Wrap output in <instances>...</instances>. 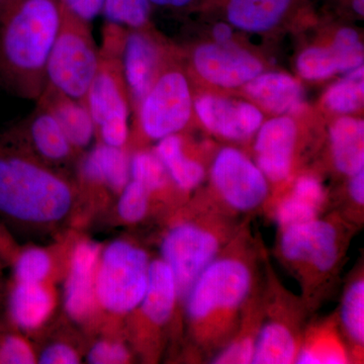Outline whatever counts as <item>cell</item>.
Wrapping results in <instances>:
<instances>
[{
	"label": "cell",
	"mask_w": 364,
	"mask_h": 364,
	"mask_svg": "<svg viewBox=\"0 0 364 364\" xmlns=\"http://www.w3.org/2000/svg\"><path fill=\"white\" fill-rule=\"evenodd\" d=\"M61 23L58 0H0V82L7 90L39 100Z\"/></svg>",
	"instance_id": "6da1fadb"
},
{
	"label": "cell",
	"mask_w": 364,
	"mask_h": 364,
	"mask_svg": "<svg viewBox=\"0 0 364 364\" xmlns=\"http://www.w3.org/2000/svg\"><path fill=\"white\" fill-rule=\"evenodd\" d=\"M253 284L247 255L239 247L226 246L198 277L183 301L198 344L212 349L230 341Z\"/></svg>",
	"instance_id": "7a4b0ae2"
},
{
	"label": "cell",
	"mask_w": 364,
	"mask_h": 364,
	"mask_svg": "<svg viewBox=\"0 0 364 364\" xmlns=\"http://www.w3.org/2000/svg\"><path fill=\"white\" fill-rule=\"evenodd\" d=\"M73 203L70 184L0 138V214L18 222L54 223Z\"/></svg>",
	"instance_id": "3957f363"
},
{
	"label": "cell",
	"mask_w": 364,
	"mask_h": 364,
	"mask_svg": "<svg viewBox=\"0 0 364 364\" xmlns=\"http://www.w3.org/2000/svg\"><path fill=\"white\" fill-rule=\"evenodd\" d=\"M102 38L100 67L85 102L102 143L124 148L130 133L131 102L119 63L123 37L105 33Z\"/></svg>",
	"instance_id": "277c9868"
},
{
	"label": "cell",
	"mask_w": 364,
	"mask_h": 364,
	"mask_svg": "<svg viewBox=\"0 0 364 364\" xmlns=\"http://www.w3.org/2000/svg\"><path fill=\"white\" fill-rule=\"evenodd\" d=\"M100 63L90 23L62 11L61 28L46 65V87L85 102Z\"/></svg>",
	"instance_id": "5b68a950"
},
{
	"label": "cell",
	"mask_w": 364,
	"mask_h": 364,
	"mask_svg": "<svg viewBox=\"0 0 364 364\" xmlns=\"http://www.w3.org/2000/svg\"><path fill=\"white\" fill-rule=\"evenodd\" d=\"M149 267V257L143 249L124 241L109 244L98 263L97 304L114 314L135 310L147 289Z\"/></svg>",
	"instance_id": "8992f818"
},
{
	"label": "cell",
	"mask_w": 364,
	"mask_h": 364,
	"mask_svg": "<svg viewBox=\"0 0 364 364\" xmlns=\"http://www.w3.org/2000/svg\"><path fill=\"white\" fill-rule=\"evenodd\" d=\"M282 230L280 255L304 286L318 284L335 272L343 250L336 224L317 218Z\"/></svg>",
	"instance_id": "52a82bcc"
},
{
	"label": "cell",
	"mask_w": 364,
	"mask_h": 364,
	"mask_svg": "<svg viewBox=\"0 0 364 364\" xmlns=\"http://www.w3.org/2000/svg\"><path fill=\"white\" fill-rule=\"evenodd\" d=\"M219 228L210 223L186 221L174 225L161 244L162 260L168 265L184 301L198 277L226 247Z\"/></svg>",
	"instance_id": "ba28073f"
},
{
	"label": "cell",
	"mask_w": 364,
	"mask_h": 364,
	"mask_svg": "<svg viewBox=\"0 0 364 364\" xmlns=\"http://www.w3.org/2000/svg\"><path fill=\"white\" fill-rule=\"evenodd\" d=\"M193 109L191 86L183 72L162 68L136 107L139 127L148 139L159 141L183 130Z\"/></svg>",
	"instance_id": "9c48e42d"
},
{
	"label": "cell",
	"mask_w": 364,
	"mask_h": 364,
	"mask_svg": "<svg viewBox=\"0 0 364 364\" xmlns=\"http://www.w3.org/2000/svg\"><path fill=\"white\" fill-rule=\"evenodd\" d=\"M215 191L228 208L252 212L268 196V181L255 162L235 148H223L210 168Z\"/></svg>",
	"instance_id": "30bf717a"
},
{
	"label": "cell",
	"mask_w": 364,
	"mask_h": 364,
	"mask_svg": "<svg viewBox=\"0 0 364 364\" xmlns=\"http://www.w3.org/2000/svg\"><path fill=\"white\" fill-rule=\"evenodd\" d=\"M193 63L200 77L225 88L247 85L263 71L259 59L234 43L200 45L193 52Z\"/></svg>",
	"instance_id": "8fae6325"
},
{
	"label": "cell",
	"mask_w": 364,
	"mask_h": 364,
	"mask_svg": "<svg viewBox=\"0 0 364 364\" xmlns=\"http://www.w3.org/2000/svg\"><path fill=\"white\" fill-rule=\"evenodd\" d=\"M146 28H126L119 49L122 73L135 109L163 67L161 47Z\"/></svg>",
	"instance_id": "7c38bea8"
},
{
	"label": "cell",
	"mask_w": 364,
	"mask_h": 364,
	"mask_svg": "<svg viewBox=\"0 0 364 364\" xmlns=\"http://www.w3.org/2000/svg\"><path fill=\"white\" fill-rule=\"evenodd\" d=\"M364 49L358 31L341 28L329 46H315L299 54L296 70L306 80H324L363 66Z\"/></svg>",
	"instance_id": "4fadbf2b"
},
{
	"label": "cell",
	"mask_w": 364,
	"mask_h": 364,
	"mask_svg": "<svg viewBox=\"0 0 364 364\" xmlns=\"http://www.w3.org/2000/svg\"><path fill=\"white\" fill-rule=\"evenodd\" d=\"M193 109L208 131L228 140H247L263 123L262 112L255 105L219 95H200Z\"/></svg>",
	"instance_id": "5bb4252c"
},
{
	"label": "cell",
	"mask_w": 364,
	"mask_h": 364,
	"mask_svg": "<svg viewBox=\"0 0 364 364\" xmlns=\"http://www.w3.org/2000/svg\"><path fill=\"white\" fill-rule=\"evenodd\" d=\"M296 135V124L287 116L273 117L256 132L255 163L268 181L279 183L291 174Z\"/></svg>",
	"instance_id": "9a60e30c"
},
{
	"label": "cell",
	"mask_w": 364,
	"mask_h": 364,
	"mask_svg": "<svg viewBox=\"0 0 364 364\" xmlns=\"http://www.w3.org/2000/svg\"><path fill=\"white\" fill-rule=\"evenodd\" d=\"M100 247L92 242H82L72 254L65 287L66 312L73 320H85L97 304L95 280Z\"/></svg>",
	"instance_id": "2e32d148"
},
{
	"label": "cell",
	"mask_w": 364,
	"mask_h": 364,
	"mask_svg": "<svg viewBox=\"0 0 364 364\" xmlns=\"http://www.w3.org/2000/svg\"><path fill=\"white\" fill-rule=\"evenodd\" d=\"M310 0H222L227 21L249 33L272 30Z\"/></svg>",
	"instance_id": "e0dca14e"
},
{
	"label": "cell",
	"mask_w": 364,
	"mask_h": 364,
	"mask_svg": "<svg viewBox=\"0 0 364 364\" xmlns=\"http://www.w3.org/2000/svg\"><path fill=\"white\" fill-rule=\"evenodd\" d=\"M244 87L254 102L279 116L296 114L303 109V87L289 74L282 72L260 73Z\"/></svg>",
	"instance_id": "ac0fdd59"
},
{
	"label": "cell",
	"mask_w": 364,
	"mask_h": 364,
	"mask_svg": "<svg viewBox=\"0 0 364 364\" xmlns=\"http://www.w3.org/2000/svg\"><path fill=\"white\" fill-rule=\"evenodd\" d=\"M38 109L14 133L23 134L40 156L52 162L64 161L70 157L71 143L58 119L50 109L39 102Z\"/></svg>",
	"instance_id": "d6986e66"
},
{
	"label": "cell",
	"mask_w": 364,
	"mask_h": 364,
	"mask_svg": "<svg viewBox=\"0 0 364 364\" xmlns=\"http://www.w3.org/2000/svg\"><path fill=\"white\" fill-rule=\"evenodd\" d=\"M38 102L54 114L72 147L76 149L87 147L97 136L95 123L85 102L65 97L47 87Z\"/></svg>",
	"instance_id": "ffe728a7"
},
{
	"label": "cell",
	"mask_w": 364,
	"mask_h": 364,
	"mask_svg": "<svg viewBox=\"0 0 364 364\" xmlns=\"http://www.w3.org/2000/svg\"><path fill=\"white\" fill-rule=\"evenodd\" d=\"M80 172L90 183L121 191L131 179L130 157L124 148L100 142L83 159Z\"/></svg>",
	"instance_id": "44dd1931"
},
{
	"label": "cell",
	"mask_w": 364,
	"mask_h": 364,
	"mask_svg": "<svg viewBox=\"0 0 364 364\" xmlns=\"http://www.w3.org/2000/svg\"><path fill=\"white\" fill-rule=\"evenodd\" d=\"M178 294L173 273L162 259L150 262L148 284L140 304L144 317L153 325L163 326L171 318Z\"/></svg>",
	"instance_id": "7402d4cb"
},
{
	"label": "cell",
	"mask_w": 364,
	"mask_h": 364,
	"mask_svg": "<svg viewBox=\"0 0 364 364\" xmlns=\"http://www.w3.org/2000/svg\"><path fill=\"white\" fill-rule=\"evenodd\" d=\"M333 162L341 173L353 176L364 170V123L363 119L342 117L330 129Z\"/></svg>",
	"instance_id": "603a6c76"
},
{
	"label": "cell",
	"mask_w": 364,
	"mask_h": 364,
	"mask_svg": "<svg viewBox=\"0 0 364 364\" xmlns=\"http://www.w3.org/2000/svg\"><path fill=\"white\" fill-rule=\"evenodd\" d=\"M325 202V191L316 177L304 176L294 182L291 193L280 200L275 212L282 229L317 219Z\"/></svg>",
	"instance_id": "cb8c5ba5"
},
{
	"label": "cell",
	"mask_w": 364,
	"mask_h": 364,
	"mask_svg": "<svg viewBox=\"0 0 364 364\" xmlns=\"http://www.w3.org/2000/svg\"><path fill=\"white\" fill-rule=\"evenodd\" d=\"M7 306L14 325L23 330H35L49 318L54 299L43 284L16 282Z\"/></svg>",
	"instance_id": "d4e9b609"
},
{
	"label": "cell",
	"mask_w": 364,
	"mask_h": 364,
	"mask_svg": "<svg viewBox=\"0 0 364 364\" xmlns=\"http://www.w3.org/2000/svg\"><path fill=\"white\" fill-rule=\"evenodd\" d=\"M299 345L296 333L282 318H270L256 333L254 364H289L296 361Z\"/></svg>",
	"instance_id": "484cf974"
},
{
	"label": "cell",
	"mask_w": 364,
	"mask_h": 364,
	"mask_svg": "<svg viewBox=\"0 0 364 364\" xmlns=\"http://www.w3.org/2000/svg\"><path fill=\"white\" fill-rule=\"evenodd\" d=\"M154 152L161 160L170 179L181 191H193L205 179V168L200 162L186 154L183 141L178 134L158 141Z\"/></svg>",
	"instance_id": "4316f807"
},
{
	"label": "cell",
	"mask_w": 364,
	"mask_h": 364,
	"mask_svg": "<svg viewBox=\"0 0 364 364\" xmlns=\"http://www.w3.org/2000/svg\"><path fill=\"white\" fill-rule=\"evenodd\" d=\"M348 360V354L338 336L328 327L311 332L299 345L294 363L299 364H341Z\"/></svg>",
	"instance_id": "83f0119b"
},
{
	"label": "cell",
	"mask_w": 364,
	"mask_h": 364,
	"mask_svg": "<svg viewBox=\"0 0 364 364\" xmlns=\"http://www.w3.org/2000/svg\"><path fill=\"white\" fill-rule=\"evenodd\" d=\"M324 102L330 111L349 114L363 109L364 102V68L347 72L326 92Z\"/></svg>",
	"instance_id": "f1b7e54d"
},
{
	"label": "cell",
	"mask_w": 364,
	"mask_h": 364,
	"mask_svg": "<svg viewBox=\"0 0 364 364\" xmlns=\"http://www.w3.org/2000/svg\"><path fill=\"white\" fill-rule=\"evenodd\" d=\"M340 321L345 335L356 347L364 344V280H352L345 289L340 309Z\"/></svg>",
	"instance_id": "f546056e"
},
{
	"label": "cell",
	"mask_w": 364,
	"mask_h": 364,
	"mask_svg": "<svg viewBox=\"0 0 364 364\" xmlns=\"http://www.w3.org/2000/svg\"><path fill=\"white\" fill-rule=\"evenodd\" d=\"M151 11L149 0H104L102 14L107 23L141 28L149 25Z\"/></svg>",
	"instance_id": "4dcf8cb0"
},
{
	"label": "cell",
	"mask_w": 364,
	"mask_h": 364,
	"mask_svg": "<svg viewBox=\"0 0 364 364\" xmlns=\"http://www.w3.org/2000/svg\"><path fill=\"white\" fill-rule=\"evenodd\" d=\"M130 176L150 193L161 191L171 181L156 153L149 151H139L130 158Z\"/></svg>",
	"instance_id": "1f68e13d"
},
{
	"label": "cell",
	"mask_w": 364,
	"mask_h": 364,
	"mask_svg": "<svg viewBox=\"0 0 364 364\" xmlns=\"http://www.w3.org/2000/svg\"><path fill=\"white\" fill-rule=\"evenodd\" d=\"M51 267V258L43 249H26L14 259V277L18 282L43 284Z\"/></svg>",
	"instance_id": "d6a6232c"
},
{
	"label": "cell",
	"mask_w": 364,
	"mask_h": 364,
	"mask_svg": "<svg viewBox=\"0 0 364 364\" xmlns=\"http://www.w3.org/2000/svg\"><path fill=\"white\" fill-rule=\"evenodd\" d=\"M151 193L142 184L132 181L121 191L117 212L124 222L138 223L142 221L149 208Z\"/></svg>",
	"instance_id": "836d02e7"
},
{
	"label": "cell",
	"mask_w": 364,
	"mask_h": 364,
	"mask_svg": "<svg viewBox=\"0 0 364 364\" xmlns=\"http://www.w3.org/2000/svg\"><path fill=\"white\" fill-rule=\"evenodd\" d=\"M256 333L245 332L243 335L230 340L229 343L222 346L221 350L215 354L212 363L217 364L252 363Z\"/></svg>",
	"instance_id": "e575fe53"
},
{
	"label": "cell",
	"mask_w": 364,
	"mask_h": 364,
	"mask_svg": "<svg viewBox=\"0 0 364 364\" xmlns=\"http://www.w3.org/2000/svg\"><path fill=\"white\" fill-rule=\"evenodd\" d=\"M130 358L128 349L117 342L100 341L88 352L87 361L92 364L126 363Z\"/></svg>",
	"instance_id": "d590c367"
},
{
	"label": "cell",
	"mask_w": 364,
	"mask_h": 364,
	"mask_svg": "<svg viewBox=\"0 0 364 364\" xmlns=\"http://www.w3.org/2000/svg\"><path fill=\"white\" fill-rule=\"evenodd\" d=\"M62 11L91 23L102 14L104 0H58Z\"/></svg>",
	"instance_id": "8d00e7d4"
},
{
	"label": "cell",
	"mask_w": 364,
	"mask_h": 364,
	"mask_svg": "<svg viewBox=\"0 0 364 364\" xmlns=\"http://www.w3.org/2000/svg\"><path fill=\"white\" fill-rule=\"evenodd\" d=\"M79 360L77 352L69 345L62 343L50 345L39 358V363L43 364H75Z\"/></svg>",
	"instance_id": "74e56055"
},
{
	"label": "cell",
	"mask_w": 364,
	"mask_h": 364,
	"mask_svg": "<svg viewBox=\"0 0 364 364\" xmlns=\"http://www.w3.org/2000/svg\"><path fill=\"white\" fill-rule=\"evenodd\" d=\"M348 193L350 198L360 207L364 205V170L349 176Z\"/></svg>",
	"instance_id": "f35d334b"
},
{
	"label": "cell",
	"mask_w": 364,
	"mask_h": 364,
	"mask_svg": "<svg viewBox=\"0 0 364 364\" xmlns=\"http://www.w3.org/2000/svg\"><path fill=\"white\" fill-rule=\"evenodd\" d=\"M213 37L218 44H231L233 43V26L229 23H218L213 28Z\"/></svg>",
	"instance_id": "ab89813d"
},
{
	"label": "cell",
	"mask_w": 364,
	"mask_h": 364,
	"mask_svg": "<svg viewBox=\"0 0 364 364\" xmlns=\"http://www.w3.org/2000/svg\"><path fill=\"white\" fill-rule=\"evenodd\" d=\"M149 1L152 6L169 9H181L193 6L198 0H149Z\"/></svg>",
	"instance_id": "60d3db41"
},
{
	"label": "cell",
	"mask_w": 364,
	"mask_h": 364,
	"mask_svg": "<svg viewBox=\"0 0 364 364\" xmlns=\"http://www.w3.org/2000/svg\"><path fill=\"white\" fill-rule=\"evenodd\" d=\"M11 252H13V247H11V242L7 239L6 233L0 227V255L2 257L11 258Z\"/></svg>",
	"instance_id": "b9f144b4"
}]
</instances>
